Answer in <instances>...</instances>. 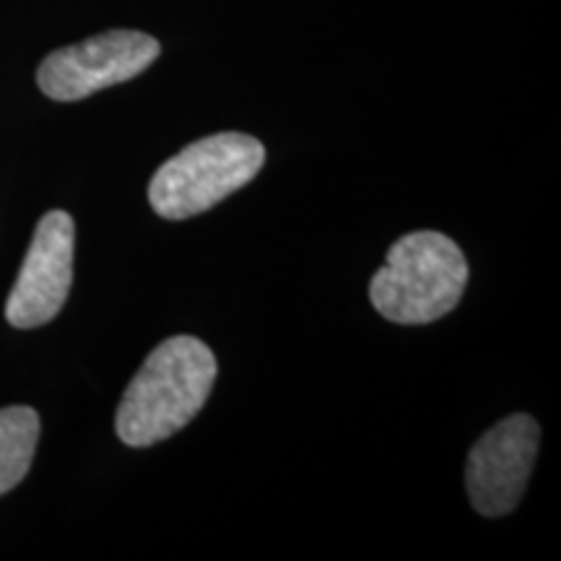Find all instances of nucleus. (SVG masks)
I'll return each mask as SVG.
<instances>
[{
    "instance_id": "f257e3e1",
    "label": "nucleus",
    "mask_w": 561,
    "mask_h": 561,
    "mask_svg": "<svg viewBox=\"0 0 561 561\" xmlns=\"http://www.w3.org/2000/svg\"><path fill=\"white\" fill-rule=\"evenodd\" d=\"M219 364L193 335L161 341L125 390L115 430L128 447H151L185 430L206 405Z\"/></svg>"
},
{
    "instance_id": "f03ea898",
    "label": "nucleus",
    "mask_w": 561,
    "mask_h": 561,
    "mask_svg": "<svg viewBox=\"0 0 561 561\" xmlns=\"http://www.w3.org/2000/svg\"><path fill=\"white\" fill-rule=\"evenodd\" d=\"M468 286V261L450 237L413 231L392 244L371 276L369 299L385 320L426 325L453 312Z\"/></svg>"
},
{
    "instance_id": "7ed1b4c3",
    "label": "nucleus",
    "mask_w": 561,
    "mask_h": 561,
    "mask_svg": "<svg viewBox=\"0 0 561 561\" xmlns=\"http://www.w3.org/2000/svg\"><path fill=\"white\" fill-rule=\"evenodd\" d=\"M263 164L265 146L248 133L206 136L153 172L149 203L161 219H193L255 180Z\"/></svg>"
},
{
    "instance_id": "20e7f679",
    "label": "nucleus",
    "mask_w": 561,
    "mask_h": 561,
    "mask_svg": "<svg viewBox=\"0 0 561 561\" xmlns=\"http://www.w3.org/2000/svg\"><path fill=\"white\" fill-rule=\"evenodd\" d=\"M159 53V42L149 34L112 30L47 55L37 70V83L55 102H79L115 83L136 79Z\"/></svg>"
},
{
    "instance_id": "39448f33",
    "label": "nucleus",
    "mask_w": 561,
    "mask_h": 561,
    "mask_svg": "<svg viewBox=\"0 0 561 561\" xmlns=\"http://www.w3.org/2000/svg\"><path fill=\"white\" fill-rule=\"evenodd\" d=\"M541 426L528 413L502 419L476 442L466 462L468 496L483 517L510 515L528 486Z\"/></svg>"
},
{
    "instance_id": "423d86ee",
    "label": "nucleus",
    "mask_w": 561,
    "mask_h": 561,
    "mask_svg": "<svg viewBox=\"0 0 561 561\" xmlns=\"http://www.w3.org/2000/svg\"><path fill=\"white\" fill-rule=\"evenodd\" d=\"M73 248L76 227L66 210L42 216L5 301V320L13 328L26 331L58 318L73 284Z\"/></svg>"
},
{
    "instance_id": "0eeeda50",
    "label": "nucleus",
    "mask_w": 561,
    "mask_h": 561,
    "mask_svg": "<svg viewBox=\"0 0 561 561\" xmlns=\"http://www.w3.org/2000/svg\"><path fill=\"white\" fill-rule=\"evenodd\" d=\"M39 442V416L30 405L0 409V496L30 473Z\"/></svg>"
}]
</instances>
